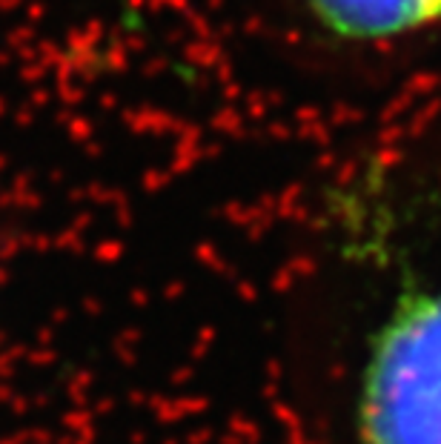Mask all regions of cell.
<instances>
[{
    "label": "cell",
    "mask_w": 441,
    "mask_h": 444,
    "mask_svg": "<svg viewBox=\"0 0 441 444\" xmlns=\"http://www.w3.org/2000/svg\"><path fill=\"white\" fill-rule=\"evenodd\" d=\"M358 444H441V281L401 292L358 384Z\"/></svg>",
    "instance_id": "obj_1"
},
{
    "label": "cell",
    "mask_w": 441,
    "mask_h": 444,
    "mask_svg": "<svg viewBox=\"0 0 441 444\" xmlns=\"http://www.w3.org/2000/svg\"><path fill=\"white\" fill-rule=\"evenodd\" d=\"M324 32L341 40H390L441 21V0H307Z\"/></svg>",
    "instance_id": "obj_2"
}]
</instances>
